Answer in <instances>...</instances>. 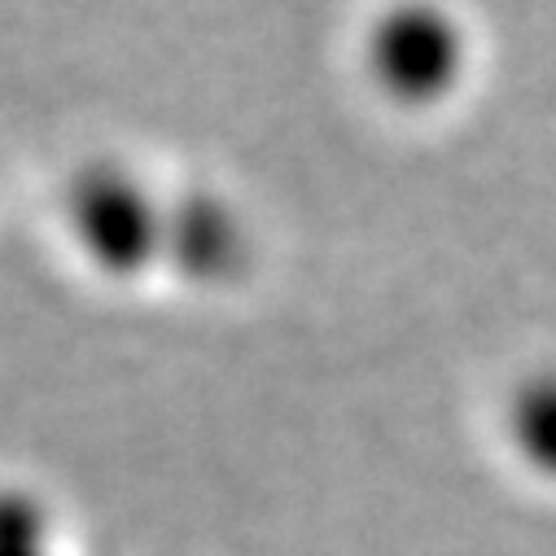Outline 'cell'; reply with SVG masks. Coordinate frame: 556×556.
Instances as JSON below:
<instances>
[{"label":"cell","instance_id":"1","mask_svg":"<svg viewBox=\"0 0 556 556\" xmlns=\"http://www.w3.org/2000/svg\"><path fill=\"white\" fill-rule=\"evenodd\" d=\"M71 219L84 250L105 271H141L167 237V215L118 167H88L71 189Z\"/></svg>","mask_w":556,"mask_h":556},{"label":"cell","instance_id":"2","mask_svg":"<svg viewBox=\"0 0 556 556\" xmlns=\"http://www.w3.org/2000/svg\"><path fill=\"white\" fill-rule=\"evenodd\" d=\"M372 71L403 101L447 92L460 71V36L452 18L430 5L390 10L372 31Z\"/></svg>","mask_w":556,"mask_h":556},{"label":"cell","instance_id":"3","mask_svg":"<svg viewBox=\"0 0 556 556\" xmlns=\"http://www.w3.org/2000/svg\"><path fill=\"white\" fill-rule=\"evenodd\" d=\"M163 245L180 258L185 271H198V276H219L232 267L237 250H241V237H237V224L232 215L211 202V198H185L172 215H167V237Z\"/></svg>","mask_w":556,"mask_h":556}]
</instances>
